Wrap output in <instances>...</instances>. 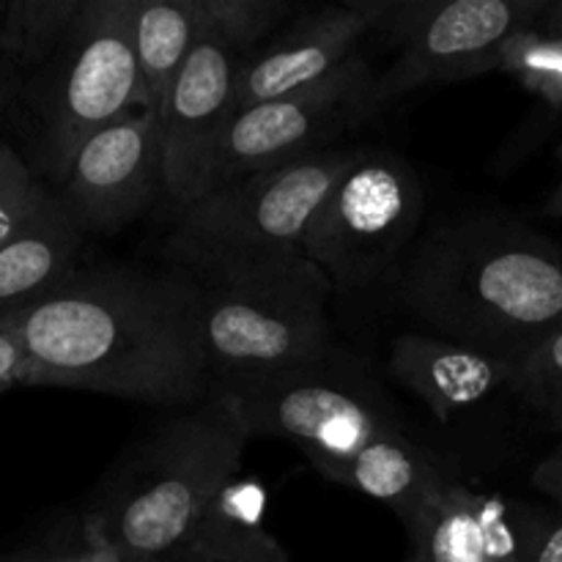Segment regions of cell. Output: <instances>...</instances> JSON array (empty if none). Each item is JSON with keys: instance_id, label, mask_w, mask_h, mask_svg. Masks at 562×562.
Segmentation results:
<instances>
[{"instance_id": "obj_1", "label": "cell", "mask_w": 562, "mask_h": 562, "mask_svg": "<svg viewBox=\"0 0 562 562\" xmlns=\"http://www.w3.org/2000/svg\"><path fill=\"white\" fill-rule=\"evenodd\" d=\"M25 351L22 384L187 409L214 395L201 300L187 269L80 267L27 311L0 318Z\"/></svg>"}, {"instance_id": "obj_2", "label": "cell", "mask_w": 562, "mask_h": 562, "mask_svg": "<svg viewBox=\"0 0 562 562\" xmlns=\"http://www.w3.org/2000/svg\"><path fill=\"white\" fill-rule=\"evenodd\" d=\"M390 285L423 333L508 362L562 327V250L503 214L431 225Z\"/></svg>"}, {"instance_id": "obj_3", "label": "cell", "mask_w": 562, "mask_h": 562, "mask_svg": "<svg viewBox=\"0 0 562 562\" xmlns=\"http://www.w3.org/2000/svg\"><path fill=\"white\" fill-rule=\"evenodd\" d=\"M247 437L223 395L179 409L115 461L91 514L132 562L187 541L220 488L239 475Z\"/></svg>"}, {"instance_id": "obj_4", "label": "cell", "mask_w": 562, "mask_h": 562, "mask_svg": "<svg viewBox=\"0 0 562 562\" xmlns=\"http://www.w3.org/2000/svg\"><path fill=\"white\" fill-rule=\"evenodd\" d=\"M187 272L201 300L203 346L217 384L307 366L335 351L329 324L335 285L305 252Z\"/></svg>"}, {"instance_id": "obj_5", "label": "cell", "mask_w": 562, "mask_h": 562, "mask_svg": "<svg viewBox=\"0 0 562 562\" xmlns=\"http://www.w3.org/2000/svg\"><path fill=\"white\" fill-rule=\"evenodd\" d=\"M135 11L137 0H86L53 58L14 88L33 170L47 187L64 184L93 135L151 110L135 58Z\"/></svg>"}, {"instance_id": "obj_6", "label": "cell", "mask_w": 562, "mask_h": 562, "mask_svg": "<svg viewBox=\"0 0 562 562\" xmlns=\"http://www.w3.org/2000/svg\"><path fill=\"white\" fill-rule=\"evenodd\" d=\"M250 439H285L313 467L344 459L371 439L401 428L387 393L349 351L316 362L220 382Z\"/></svg>"}, {"instance_id": "obj_7", "label": "cell", "mask_w": 562, "mask_h": 562, "mask_svg": "<svg viewBox=\"0 0 562 562\" xmlns=\"http://www.w3.org/2000/svg\"><path fill=\"white\" fill-rule=\"evenodd\" d=\"M362 148H327L225 184L176 220L165 252L176 267L305 252V236L335 181Z\"/></svg>"}, {"instance_id": "obj_8", "label": "cell", "mask_w": 562, "mask_h": 562, "mask_svg": "<svg viewBox=\"0 0 562 562\" xmlns=\"http://www.w3.org/2000/svg\"><path fill=\"white\" fill-rule=\"evenodd\" d=\"M426 195L401 154L362 148L335 181L305 236V256L338 291L390 283L420 239Z\"/></svg>"}, {"instance_id": "obj_9", "label": "cell", "mask_w": 562, "mask_h": 562, "mask_svg": "<svg viewBox=\"0 0 562 562\" xmlns=\"http://www.w3.org/2000/svg\"><path fill=\"white\" fill-rule=\"evenodd\" d=\"M549 0H395L384 20L395 60L376 77V104L404 93L497 71L505 42Z\"/></svg>"}, {"instance_id": "obj_10", "label": "cell", "mask_w": 562, "mask_h": 562, "mask_svg": "<svg viewBox=\"0 0 562 562\" xmlns=\"http://www.w3.org/2000/svg\"><path fill=\"white\" fill-rule=\"evenodd\" d=\"M376 71L357 53L324 80L239 110L220 159L217 190L247 176L327 151V140L379 110Z\"/></svg>"}, {"instance_id": "obj_11", "label": "cell", "mask_w": 562, "mask_h": 562, "mask_svg": "<svg viewBox=\"0 0 562 562\" xmlns=\"http://www.w3.org/2000/svg\"><path fill=\"white\" fill-rule=\"evenodd\" d=\"M241 60V55L223 44L201 42L176 77L168 104L159 115L162 201L176 220L217 190L220 159L239 115Z\"/></svg>"}, {"instance_id": "obj_12", "label": "cell", "mask_w": 562, "mask_h": 562, "mask_svg": "<svg viewBox=\"0 0 562 562\" xmlns=\"http://www.w3.org/2000/svg\"><path fill=\"white\" fill-rule=\"evenodd\" d=\"M55 192L82 234L130 228L165 198L159 115L137 110L93 135Z\"/></svg>"}, {"instance_id": "obj_13", "label": "cell", "mask_w": 562, "mask_h": 562, "mask_svg": "<svg viewBox=\"0 0 562 562\" xmlns=\"http://www.w3.org/2000/svg\"><path fill=\"white\" fill-rule=\"evenodd\" d=\"M395 0H346L302 9L278 38L241 60L239 110L324 80L360 53V42L382 27Z\"/></svg>"}, {"instance_id": "obj_14", "label": "cell", "mask_w": 562, "mask_h": 562, "mask_svg": "<svg viewBox=\"0 0 562 562\" xmlns=\"http://www.w3.org/2000/svg\"><path fill=\"white\" fill-rule=\"evenodd\" d=\"M530 508L450 483L409 536L404 562H521Z\"/></svg>"}, {"instance_id": "obj_15", "label": "cell", "mask_w": 562, "mask_h": 562, "mask_svg": "<svg viewBox=\"0 0 562 562\" xmlns=\"http://www.w3.org/2000/svg\"><path fill=\"white\" fill-rule=\"evenodd\" d=\"M390 376L420 398L434 417L450 423L510 390V362L409 329L390 346Z\"/></svg>"}, {"instance_id": "obj_16", "label": "cell", "mask_w": 562, "mask_h": 562, "mask_svg": "<svg viewBox=\"0 0 562 562\" xmlns=\"http://www.w3.org/2000/svg\"><path fill=\"white\" fill-rule=\"evenodd\" d=\"M316 470L327 481L387 505L406 530H412L434 499L453 483L445 477L437 459L404 434V428L371 439L344 459L324 461Z\"/></svg>"}, {"instance_id": "obj_17", "label": "cell", "mask_w": 562, "mask_h": 562, "mask_svg": "<svg viewBox=\"0 0 562 562\" xmlns=\"http://www.w3.org/2000/svg\"><path fill=\"white\" fill-rule=\"evenodd\" d=\"M82 239L58 192L49 190L0 247V318L27 311L69 283L80 269Z\"/></svg>"}, {"instance_id": "obj_18", "label": "cell", "mask_w": 562, "mask_h": 562, "mask_svg": "<svg viewBox=\"0 0 562 562\" xmlns=\"http://www.w3.org/2000/svg\"><path fill=\"white\" fill-rule=\"evenodd\" d=\"M263 503L261 483L236 475L206 505L181 547L212 562H291L263 527Z\"/></svg>"}, {"instance_id": "obj_19", "label": "cell", "mask_w": 562, "mask_h": 562, "mask_svg": "<svg viewBox=\"0 0 562 562\" xmlns=\"http://www.w3.org/2000/svg\"><path fill=\"white\" fill-rule=\"evenodd\" d=\"M201 42V0H137L135 58L151 113L162 115L176 77Z\"/></svg>"}, {"instance_id": "obj_20", "label": "cell", "mask_w": 562, "mask_h": 562, "mask_svg": "<svg viewBox=\"0 0 562 562\" xmlns=\"http://www.w3.org/2000/svg\"><path fill=\"white\" fill-rule=\"evenodd\" d=\"M82 5L86 0H11L0 5V58L11 88L53 58Z\"/></svg>"}, {"instance_id": "obj_21", "label": "cell", "mask_w": 562, "mask_h": 562, "mask_svg": "<svg viewBox=\"0 0 562 562\" xmlns=\"http://www.w3.org/2000/svg\"><path fill=\"white\" fill-rule=\"evenodd\" d=\"M497 71L514 77L549 108H562V33L543 25L538 16L505 42Z\"/></svg>"}, {"instance_id": "obj_22", "label": "cell", "mask_w": 562, "mask_h": 562, "mask_svg": "<svg viewBox=\"0 0 562 562\" xmlns=\"http://www.w3.org/2000/svg\"><path fill=\"white\" fill-rule=\"evenodd\" d=\"M291 14L294 5L285 0H201L203 42H217L247 58Z\"/></svg>"}, {"instance_id": "obj_23", "label": "cell", "mask_w": 562, "mask_h": 562, "mask_svg": "<svg viewBox=\"0 0 562 562\" xmlns=\"http://www.w3.org/2000/svg\"><path fill=\"white\" fill-rule=\"evenodd\" d=\"M47 192L49 187L38 179L31 162L0 140V247L31 217Z\"/></svg>"}, {"instance_id": "obj_24", "label": "cell", "mask_w": 562, "mask_h": 562, "mask_svg": "<svg viewBox=\"0 0 562 562\" xmlns=\"http://www.w3.org/2000/svg\"><path fill=\"white\" fill-rule=\"evenodd\" d=\"M562 387V327L510 362V393L536 404Z\"/></svg>"}, {"instance_id": "obj_25", "label": "cell", "mask_w": 562, "mask_h": 562, "mask_svg": "<svg viewBox=\"0 0 562 562\" xmlns=\"http://www.w3.org/2000/svg\"><path fill=\"white\" fill-rule=\"evenodd\" d=\"M521 562H562V503L547 510L530 508Z\"/></svg>"}, {"instance_id": "obj_26", "label": "cell", "mask_w": 562, "mask_h": 562, "mask_svg": "<svg viewBox=\"0 0 562 562\" xmlns=\"http://www.w3.org/2000/svg\"><path fill=\"white\" fill-rule=\"evenodd\" d=\"M22 373H25V351L14 335L0 329V393L22 384Z\"/></svg>"}, {"instance_id": "obj_27", "label": "cell", "mask_w": 562, "mask_h": 562, "mask_svg": "<svg viewBox=\"0 0 562 562\" xmlns=\"http://www.w3.org/2000/svg\"><path fill=\"white\" fill-rule=\"evenodd\" d=\"M532 486L552 497L554 503H562V439L558 448L536 467L532 472Z\"/></svg>"}, {"instance_id": "obj_28", "label": "cell", "mask_w": 562, "mask_h": 562, "mask_svg": "<svg viewBox=\"0 0 562 562\" xmlns=\"http://www.w3.org/2000/svg\"><path fill=\"white\" fill-rule=\"evenodd\" d=\"M16 562H88L86 549H82L80 532H77V525L66 532V538L55 547L44 549V552L25 554V558H16Z\"/></svg>"}, {"instance_id": "obj_29", "label": "cell", "mask_w": 562, "mask_h": 562, "mask_svg": "<svg viewBox=\"0 0 562 562\" xmlns=\"http://www.w3.org/2000/svg\"><path fill=\"white\" fill-rule=\"evenodd\" d=\"M532 406H536V409H541L543 415H547L549 420H552L554 426L562 431V387L554 390V393L543 395V398H538Z\"/></svg>"}, {"instance_id": "obj_30", "label": "cell", "mask_w": 562, "mask_h": 562, "mask_svg": "<svg viewBox=\"0 0 562 562\" xmlns=\"http://www.w3.org/2000/svg\"><path fill=\"white\" fill-rule=\"evenodd\" d=\"M560 159H562V148H560ZM543 214L552 220H562V179L558 181V187L549 192L547 203H543Z\"/></svg>"}, {"instance_id": "obj_31", "label": "cell", "mask_w": 562, "mask_h": 562, "mask_svg": "<svg viewBox=\"0 0 562 562\" xmlns=\"http://www.w3.org/2000/svg\"><path fill=\"white\" fill-rule=\"evenodd\" d=\"M541 22L552 27V31L562 33V0H549L547 9H543L541 14Z\"/></svg>"}, {"instance_id": "obj_32", "label": "cell", "mask_w": 562, "mask_h": 562, "mask_svg": "<svg viewBox=\"0 0 562 562\" xmlns=\"http://www.w3.org/2000/svg\"><path fill=\"white\" fill-rule=\"evenodd\" d=\"M162 562H212V560H206L203 554L192 552V549H187V547H176L173 552L165 554Z\"/></svg>"}, {"instance_id": "obj_33", "label": "cell", "mask_w": 562, "mask_h": 562, "mask_svg": "<svg viewBox=\"0 0 562 562\" xmlns=\"http://www.w3.org/2000/svg\"><path fill=\"white\" fill-rule=\"evenodd\" d=\"M11 93H14V88H11V80H9V75H5L3 58H0V119H3L5 108H9V102H11Z\"/></svg>"}, {"instance_id": "obj_34", "label": "cell", "mask_w": 562, "mask_h": 562, "mask_svg": "<svg viewBox=\"0 0 562 562\" xmlns=\"http://www.w3.org/2000/svg\"><path fill=\"white\" fill-rule=\"evenodd\" d=\"M143 562H162V558H154V560H143Z\"/></svg>"}, {"instance_id": "obj_35", "label": "cell", "mask_w": 562, "mask_h": 562, "mask_svg": "<svg viewBox=\"0 0 562 562\" xmlns=\"http://www.w3.org/2000/svg\"><path fill=\"white\" fill-rule=\"evenodd\" d=\"M9 562H16V560H9Z\"/></svg>"}]
</instances>
